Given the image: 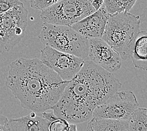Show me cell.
Masks as SVG:
<instances>
[{"label": "cell", "mask_w": 147, "mask_h": 131, "mask_svg": "<svg viewBox=\"0 0 147 131\" xmlns=\"http://www.w3.org/2000/svg\"><path fill=\"white\" fill-rule=\"evenodd\" d=\"M50 122L43 117L28 115L9 120L10 131H49Z\"/></svg>", "instance_id": "11"}, {"label": "cell", "mask_w": 147, "mask_h": 131, "mask_svg": "<svg viewBox=\"0 0 147 131\" xmlns=\"http://www.w3.org/2000/svg\"><path fill=\"white\" fill-rule=\"evenodd\" d=\"M42 113V117L44 119H45L47 120H48L49 122H52V121L54 120L55 119H56L58 117L54 113L53 110L52 111V112H47L45 111V112H43Z\"/></svg>", "instance_id": "20"}, {"label": "cell", "mask_w": 147, "mask_h": 131, "mask_svg": "<svg viewBox=\"0 0 147 131\" xmlns=\"http://www.w3.org/2000/svg\"><path fill=\"white\" fill-rule=\"evenodd\" d=\"M128 121L129 131H147V109L136 108Z\"/></svg>", "instance_id": "14"}, {"label": "cell", "mask_w": 147, "mask_h": 131, "mask_svg": "<svg viewBox=\"0 0 147 131\" xmlns=\"http://www.w3.org/2000/svg\"><path fill=\"white\" fill-rule=\"evenodd\" d=\"M60 1L61 0H30V5L32 8L42 10Z\"/></svg>", "instance_id": "17"}, {"label": "cell", "mask_w": 147, "mask_h": 131, "mask_svg": "<svg viewBox=\"0 0 147 131\" xmlns=\"http://www.w3.org/2000/svg\"><path fill=\"white\" fill-rule=\"evenodd\" d=\"M136 0H105L104 5L109 14L129 12L135 5Z\"/></svg>", "instance_id": "15"}, {"label": "cell", "mask_w": 147, "mask_h": 131, "mask_svg": "<svg viewBox=\"0 0 147 131\" xmlns=\"http://www.w3.org/2000/svg\"><path fill=\"white\" fill-rule=\"evenodd\" d=\"M77 126L75 124L69 122L67 120L57 117L50 122L49 131H76Z\"/></svg>", "instance_id": "16"}, {"label": "cell", "mask_w": 147, "mask_h": 131, "mask_svg": "<svg viewBox=\"0 0 147 131\" xmlns=\"http://www.w3.org/2000/svg\"><path fill=\"white\" fill-rule=\"evenodd\" d=\"M131 58L135 67L140 69H147V32H139L133 46Z\"/></svg>", "instance_id": "12"}, {"label": "cell", "mask_w": 147, "mask_h": 131, "mask_svg": "<svg viewBox=\"0 0 147 131\" xmlns=\"http://www.w3.org/2000/svg\"><path fill=\"white\" fill-rule=\"evenodd\" d=\"M88 57L96 64L113 73L121 68L122 59L102 38L89 39Z\"/></svg>", "instance_id": "9"}, {"label": "cell", "mask_w": 147, "mask_h": 131, "mask_svg": "<svg viewBox=\"0 0 147 131\" xmlns=\"http://www.w3.org/2000/svg\"><path fill=\"white\" fill-rule=\"evenodd\" d=\"M28 13L22 5L0 14V54L11 51L24 37Z\"/></svg>", "instance_id": "6"}, {"label": "cell", "mask_w": 147, "mask_h": 131, "mask_svg": "<svg viewBox=\"0 0 147 131\" xmlns=\"http://www.w3.org/2000/svg\"><path fill=\"white\" fill-rule=\"evenodd\" d=\"M109 15L103 4L99 10L86 16L71 26L76 32L88 39L101 38Z\"/></svg>", "instance_id": "10"}, {"label": "cell", "mask_w": 147, "mask_h": 131, "mask_svg": "<svg viewBox=\"0 0 147 131\" xmlns=\"http://www.w3.org/2000/svg\"><path fill=\"white\" fill-rule=\"evenodd\" d=\"M92 0H61L41 10L43 22L54 25L72 26L95 12Z\"/></svg>", "instance_id": "5"}, {"label": "cell", "mask_w": 147, "mask_h": 131, "mask_svg": "<svg viewBox=\"0 0 147 131\" xmlns=\"http://www.w3.org/2000/svg\"><path fill=\"white\" fill-rule=\"evenodd\" d=\"M139 103L131 91L116 92L93 111L92 117L127 120Z\"/></svg>", "instance_id": "7"}, {"label": "cell", "mask_w": 147, "mask_h": 131, "mask_svg": "<svg viewBox=\"0 0 147 131\" xmlns=\"http://www.w3.org/2000/svg\"><path fill=\"white\" fill-rule=\"evenodd\" d=\"M0 131H10L9 120L6 116L0 114Z\"/></svg>", "instance_id": "19"}, {"label": "cell", "mask_w": 147, "mask_h": 131, "mask_svg": "<svg viewBox=\"0 0 147 131\" xmlns=\"http://www.w3.org/2000/svg\"><path fill=\"white\" fill-rule=\"evenodd\" d=\"M140 16L129 12L109 15L101 38L123 60H126L131 58L133 44L140 31Z\"/></svg>", "instance_id": "3"}, {"label": "cell", "mask_w": 147, "mask_h": 131, "mask_svg": "<svg viewBox=\"0 0 147 131\" xmlns=\"http://www.w3.org/2000/svg\"><path fill=\"white\" fill-rule=\"evenodd\" d=\"M105 0H92L91 1V5L92 7L94 8L95 11L99 10L101 7L102 5L104 4Z\"/></svg>", "instance_id": "21"}, {"label": "cell", "mask_w": 147, "mask_h": 131, "mask_svg": "<svg viewBox=\"0 0 147 131\" xmlns=\"http://www.w3.org/2000/svg\"><path fill=\"white\" fill-rule=\"evenodd\" d=\"M69 82L41 60L20 58L9 64L5 84L23 109L43 112L59 102Z\"/></svg>", "instance_id": "2"}, {"label": "cell", "mask_w": 147, "mask_h": 131, "mask_svg": "<svg viewBox=\"0 0 147 131\" xmlns=\"http://www.w3.org/2000/svg\"><path fill=\"white\" fill-rule=\"evenodd\" d=\"M40 60L65 81L72 79L84 62V59L71 54L59 51L49 46H45L41 50Z\"/></svg>", "instance_id": "8"}, {"label": "cell", "mask_w": 147, "mask_h": 131, "mask_svg": "<svg viewBox=\"0 0 147 131\" xmlns=\"http://www.w3.org/2000/svg\"><path fill=\"white\" fill-rule=\"evenodd\" d=\"M89 120L86 129L88 131H129L127 120L92 117Z\"/></svg>", "instance_id": "13"}, {"label": "cell", "mask_w": 147, "mask_h": 131, "mask_svg": "<svg viewBox=\"0 0 147 131\" xmlns=\"http://www.w3.org/2000/svg\"><path fill=\"white\" fill-rule=\"evenodd\" d=\"M23 5L20 0H0V14L8 11L16 6Z\"/></svg>", "instance_id": "18"}, {"label": "cell", "mask_w": 147, "mask_h": 131, "mask_svg": "<svg viewBox=\"0 0 147 131\" xmlns=\"http://www.w3.org/2000/svg\"><path fill=\"white\" fill-rule=\"evenodd\" d=\"M38 38L45 46L84 59L88 57L89 39L76 32L71 26L43 22Z\"/></svg>", "instance_id": "4"}, {"label": "cell", "mask_w": 147, "mask_h": 131, "mask_svg": "<svg viewBox=\"0 0 147 131\" xmlns=\"http://www.w3.org/2000/svg\"><path fill=\"white\" fill-rule=\"evenodd\" d=\"M121 85L113 73L91 60H84L52 110L58 117L71 123L86 122L92 117L96 107L118 92Z\"/></svg>", "instance_id": "1"}]
</instances>
